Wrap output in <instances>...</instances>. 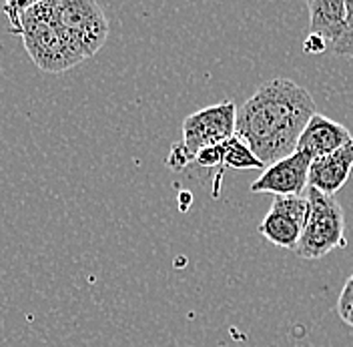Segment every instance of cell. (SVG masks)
Instances as JSON below:
<instances>
[{"instance_id": "1", "label": "cell", "mask_w": 353, "mask_h": 347, "mask_svg": "<svg viewBox=\"0 0 353 347\" xmlns=\"http://www.w3.org/2000/svg\"><path fill=\"white\" fill-rule=\"evenodd\" d=\"M315 112L309 90L289 79H273L237 109L235 137L253 151L263 167H271L295 152L297 141Z\"/></svg>"}, {"instance_id": "2", "label": "cell", "mask_w": 353, "mask_h": 347, "mask_svg": "<svg viewBox=\"0 0 353 347\" xmlns=\"http://www.w3.org/2000/svg\"><path fill=\"white\" fill-rule=\"evenodd\" d=\"M4 12L12 22V30L19 32L28 50V57L44 72H63L83 59L65 43L57 22L52 2L4 4Z\"/></svg>"}, {"instance_id": "3", "label": "cell", "mask_w": 353, "mask_h": 347, "mask_svg": "<svg viewBox=\"0 0 353 347\" xmlns=\"http://www.w3.org/2000/svg\"><path fill=\"white\" fill-rule=\"evenodd\" d=\"M307 219L297 247L293 249L301 259H321L333 249H343L345 241V219L337 199L323 195L317 189L307 187Z\"/></svg>"}, {"instance_id": "4", "label": "cell", "mask_w": 353, "mask_h": 347, "mask_svg": "<svg viewBox=\"0 0 353 347\" xmlns=\"http://www.w3.org/2000/svg\"><path fill=\"white\" fill-rule=\"evenodd\" d=\"M54 22L65 43L85 61L97 54L109 39V21L103 8L92 0L52 2Z\"/></svg>"}, {"instance_id": "5", "label": "cell", "mask_w": 353, "mask_h": 347, "mask_svg": "<svg viewBox=\"0 0 353 347\" xmlns=\"http://www.w3.org/2000/svg\"><path fill=\"white\" fill-rule=\"evenodd\" d=\"M237 107L231 101L201 109L183 121V147L195 161L197 152L221 145L235 135Z\"/></svg>"}, {"instance_id": "6", "label": "cell", "mask_w": 353, "mask_h": 347, "mask_svg": "<svg viewBox=\"0 0 353 347\" xmlns=\"http://www.w3.org/2000/svg\"><path fill=\"white\" fill-rule=\"evenodd\" d=\"M307 219V197H275L259 223V233L275 247L295 249Z\"/></svg>"}, {"instance_id": "7", "label": "cell", "mask_w": 353, "mask_h": 347, "mask_svg": "<svg viewBox=\"0 0 353 347\" xmlns=\"http://www.w3.org/2000/svg\"><path fill=\"white\" fill-rule=\"evenodd\" d=\"M309 161L303 152H293L285 159L273 163L265 173L251 185L253 193H271L275 197H299L309 187Z\"/></svg>"}, {"instance_id": "8", "label": "cell", "mask_w": 353, "mask_h": 347, "mask_svg": "<svg viewBox=\"0 0 353 347\" xmlns=\"http://www.w3.org/2000/svg\"><path fill=\"white\" fill-rule=\"evenodd\" d=\"M352 139V132L345 125L315 112L301 132L295 151L303 152L309 161H315V159H321L325 155H331L333 151L341 149Z\"/></svg>"}, {"instance_id": "9", "label": "cell", "mask_w": 353, "mask_h": 347, "mask_svg": "<svg viewBox=\"0 0 353 347\" xmlns=\"http://www.w3.org/2000/svg\"><path fill=\"white\" fill-rule=\"evenodd\" d=\"M353 169V139L341 149L311 161L309 187L323 195H335L350 179Z\"/></svg>"}, {"instance_id": "10", "label": "cell", "mask_w": 353, "mask_h": 347, "mask_svg": "<svg viewBox=\"0 0 353 347\" xmlns=\"http://www.w3.org/2000/svg\"><path fill=\"white\" fill-rule=\"evenodd\" d=\"M309 34L321 37L327 48L345 30V0H309Z\"/></svg>"}, {"instance_id": "11", "label": "cell", "mask_w": 353, "mask_h": 347, "mask_svg": "<svg viewBox=\"0 0 353 347\" xmlns=\"http://www.w3.org/2000/svg\"><path fill=\"white\" fill-rule=\"evenodd\" d=\"M223 167H231V169H263L261 161L235 135L229 141L223 143Z\"/></svg>"}, {"instance_id": "12", "label": "cell", "mask_w": 353, "mask_h": 347, "mask_svg": "<svg viewBox=\"0 0 353 347\" xmlns=\"http://www.w3.org/2000/svg\"><path fill=\"white\" fill-rule=\"evenodd\" d=\"M327 52L335 54V57H350V59H353V0H345V30L327 48Z\"/></svg>"}, {"instance_id": "13", "label": "cell", "mask_w": 353, "mask_h": 347, "mask_svg": "<svg viewBox=\"0 0 353 347\" xmlns=\"http://www.w3.org/2000/svg\"><path fill=\"white\" fill-rule=\"evenodd\" d=\"M337 313L341 317V321H345L347 326L353 327V273L352 277L345 281L341 295L337 299Z\"/></svg>"}, {"instance_id": "14", "label": "cell", "mask_w": 353, "mask_h": 347, "mask_svg": "<svg viewBox=\"0 0 353 347\" xmlns=\"http://www.w3.org/2000/svg\"><path fill=\"white\" fill-rule=\"evenodd\" d=\"M195 163H199L201 167H217V165H223V143L197 152Z\"/></svg>"}, {"instance_id": "15", "label": "cell", "mask_w": 353, "mask_h": 347, "mask_svg": "<svg viewBox=\"0 0 353 347\" xmlns=\"http://www.w3.org/2000/svg\"><path fill=\"white\" fill-rule=\"evenodd\" d=\"M303 52L305 54H321L327 52V44L321 37L317 34H307V39L303 41Z\"/></svg>"}]
</instances>
